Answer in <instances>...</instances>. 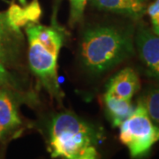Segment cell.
<instances>
[{"label": "cell", "instance_id": "52a82bcc", "mask_svg": "<svg viewBox=\"0 0 159 159\" xmlns=\"http://www.w3.org/2000/svg\"><path fill=\"white\" fill-rule=\"evenodd\" d=\"M99 10L111 11L132 20L142 19L147 11V0H91Z\"/></svg>", "mask_w": 159, "mask_h": 159}, {"label": "cell", "instance_id": "7c38bea8", "mask_svg": "<svg viewBox=\"0 0 159 159\" xmlns=\"http://www.w3.org/2000/svg\"><path fill=\"white\" fill-rule=\"evenodd\" d=\"M6 15L11 26L15 29H20V28L29 24V21L25 16L24 8L17 4H11L6 11Z\"/></svg>", "mask_w": 159, "mask_h": 159}, {"label": "cell", "instance_id": "ba28073f", "mask_svg": "<svg viewBox=\"0 0 159 159\" xmlns=\"http://www.w3.org/2000/svg\"><path fill=\"white\" fill-rule=\"evenodd\" d=\"M139 89L140 79L137 73L131 67H125L110 80L106 91L114 97L132 100Z\"/></svg>", "mask_w": 159, "mask_h": 159}, {"label": "cell", "instance_id": "8fae6325", "mask_svg": "<svg viewBox=\"0 0 159 159\" xmlns=\"http://www.w3.org/2000/svg\"><path fill=\"white\" fill-rule=\"evenodd\" d=\"M139 102L144 107L149 119L159 126V87H153L144 93Z\"/></svg>", "mask_w": 159, "mask_h": 159}, {"label": "cell", "instance_id": "8992f818", "mask_svg": "<svg viewBox=\"0 0 159 159\" xmlns=\"http://www.w3.org/2000/svg\"><path fill=\"white\" fill-rule=\"evenodd\" d=\"M24 37L20 29L11 26L6 12L0 11V57L6 66L14 64L22 50Z\"/></svg>", "mask_w": 159, "mask_h": 159}, {"label": "cell", "instance_id": "5bb4252c", "mask_svg": "<svg viewBox=\"0 0 159 159\" xmlns=\"http://www.w3.org/2000/svg\"><path fill=\"white\" fill-rule=\"evenodd\" d=\"M146 13H148L152 26V31L159 35V0H155L147 6Z\"/></svg>", "mask_w": 159, "mask_h": 159}, {"label": "cell", "instance_id": "3957f363", "mask_svg": "<svg viewBox=\"0 0 159 159\" xmlns=\"http://www.w3.org/2000/svg\"><path fill=\"white\" fill-rule=\"evenodd\" d=\"M98 135L93 126L77 116L63 112L51 122L50 151L52 157L67 159H95Z\"/></svg>", "mask_w": 159, "mask_h": 159}, {"label": "cell", "instance_id": "7a4b0ae2", "mask_svg": "<svg viewBox=\"0 0 159 159\" xmlns=\"http://www.w3.org/2000/svg\"><path fill=\"white\" fill-rule=\"evenodd\" d=\"M29 42V66L51 97L61 101L63 94L57 77V58L65 40V31L53 23L44 26L38 23L26 25Z\"/></svg>", "mask_w": 159, "mask_h": 159}, {"label": "cell", "instance_id": "30bf717a", "mask_svg": "<svg viewBox=\"0 0 159 159\" xmlns=\"http://www.w3.org/2000/svg\"><path fill=\"white\" fill-rule=\"evenodd\" d=\"M20 124L17 108L11 95L0 89V133L15 128Z\"/></svg>", "mask_w": 159, "mask_h": 159}, {"label": "cell", "instance_id": "9c48e42d", "mask_svg": "<svg viewBox=\"0 0 159 159\" xmlns=\"http://www.w3.org/2000/svg\"><path fill=\"white\" fill-rule=\"evenodd\" d=\"M103 101L106 113L114 127H119L134 110L131 100L114 97L107 91L103 96Z\"/></svg>", "mask_w": 159, "mask_h": 159}, {"label": "cell", "instance_id": "9a60e30c", "mask_svg": "<svg viewBox=\"0 0 159 159\" xmlns=\"http://www.w3.org/2000/svg\"><path fill=\"white\" fill-rule=\"evenodd\" d=\"M23 8H24L25 16L27 18L29 23L38 22L41 14H42V10H41V6H40L38 0H33L29 5Z\"/></svg>", "mask_w": 159, "mask_h": 159}, {"label": "cell", "instance_id": "4fadbf2b", "mask_svg": "<svg viewBox=\"0 0 159 159\" xmlns=\"http://www.w3.org/2000/svg\"><path fill=\"white\" fill-rule=\"evenodd\" d=\"M70 1V25L73 27L82 18L87 0H69Z\"/></svg>", "mask_w": 159, "mask_h": 159}, {"label": "cell", "instance_id": "6da1fadb", "mask_svg": "<svg viewBox=\"0 0 159 159\" xmlns=\"http://www.w3.org/2000/svg\"><path fill=\"white\" fill-rule=\"evenodd\" d=\"M131 34L115 26L98 25L84 31L80 40L82 65L93 74H101L134 54Z\"/></svg>", "mask_w": 159, "mask_h": 159}, {"label": "cell", "instance_id": "2e32d148", "mask_svg": "<svg viewBox=\"0 0 159 159\" xmlns=\"http://www.w3.org/2000/svg\"><path fill=\"white\" fill-rule=\"evenodd\" d=\"M6 66L5 61L0 57V87L11 88L15 85L11 76L6 70Z\"/></svg>", "mask_w": 159, "mask_h": 159}, {"label": "cell", "instance_id": "5b68a950", "mask_svg": "<svg viewBox=\"0 0 159 159\" xmlns=\"http://www.w3.org/2000/svg\"><path fill=\"white\" fill-rule=\"evenodd\" d=\"M135 44L148 76L159 80V35L141 26L137 30Z\"/></svg>", "mask_w": 159, "mask_h": 159}, {"label": "cell", "instance_id": "277c9868", "mask_svg": "<svg viewBox=\"0 0 159 159\" xmlns=\"http://www.w3.org/2000/svg\"><path fill=\"white\" fill-rule=\"evenodd\" d=\"M119 127V140L128 148L132 157L146 154L159 142V126L149 119L140 102Z\"/></svg>", "mask_w": 159, "mask_h": 159}]
</instances>
